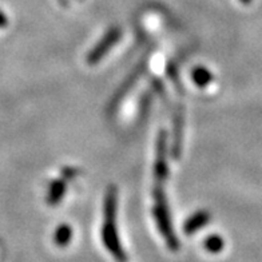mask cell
<instances>
[{
	"mask_svg": "<svg viewBox=\"0 0 262 262\" xmlns=\"http://www.w3.org/2000/svg\"><path fill=\"white\" fill-rule=\"evenodd\" d=\"M242 4H250L252 3V0H239Z\"/></svg>",
	"mask_w": 262,
	"mask_h": 262,
	"instance_id": "obj_12",
	"label": "cell"
},
{
	"mask_svg": "<svg viewBox=\"0 0 262 262\" xmlns=\"http://www.w3.org/2000/svg\"><path fill=\"white\" fill-rule=\"evenodd\" d=\"M152 200H154L152 213H154V218H156L159 231L162 233V235L165 237L166 242L169 244L170 248L176 250L178 248V239H177L176 234H174V230H172L169 202H167V198H166L163 185H156L154 186V190H152Z\"/></svg>",
	"mask_w": 262,
	"mask_h": 262,
	"instance_id": "obj_2",
	"label": "cell"
},
{
	"mask_svg": "<svg viewBox=\"0 0 262 262\" xmlns=\"http://www.w3.org/2000/svg\"><path fill=\"white\" fill-rule=\"evenodd\" d=\"M7 25H8L7 15L4 14L3 11H0V28L7 27Z\"/></svg>",
	"mask_w": 262,
	"mask_h": 262,
	"instance_id": "obj_11",
	"label": "cell"
},
{
	"mask_svg": "<svg viewBox=\"0 0 262 262\" xmlns=\"http://www.w3.org/2000/svg\"><path fill=\"white\" fill-rule=\"evenodd\" d=\"M76 176V170L71 169V167H66L63 169V180H70V178H74Z\"/></svg>",
	"mask_w": 262,
	"mask_h": 262,
	"instance_id": "obj_10",
	"label": "cell"
},
{
	"mask_svg": "<svg viewBox=\"0 0 262 262\" xmlns=\"http://www.w3.org/2000/svg\"><path fill=\"white\" fill-rule=\"evenodd\" d=\"M73 237V230L70 228L69 225H60L58 229H56L55 234H54V239L58 245L63 246V245H67Z\"/></svg>",
	"mask_w": 262,
	"mask_h": 262,
	"instance_id": "obj_8",
	"label": "cell"
},
{
	"mask_svg": "<svg viewBox=\"0 0 262 262\" xmlns=\"http://www.w3.org/2000/svg\"><path fill=\"white\" fill-rule=\"evenodd\" d=\"M191 79L196 86L206 87L213 80V74L205 67H195L191 73Z\"/></svg>",
	"mask_w": 262,
	"mask_h": 262,
	"instance_id": "obj_7",
	"label": "cell"
},
{
	"mask_svg": "<svg viewBox=\"0 0 262 262\" xmlns=\"http://www.w3.org/2000/svg\"><path fill=\"white\" fill-rule=\"evenodd\" d=\"M66 191H67V181L66 180H54L51 181L47 191V204L50 206H56V205L63 200Z\"/></svg>",
	"mask_w": 262,
	"mask_h": 262,
	"instance_id": "obj_5",
	"label": "cell"
},
{
	"mask_svg": "<svg viewBox=\"0 0 262 262\" xmlns=\"http://www.w3.org/2000/svg\"><path fill=\"white\" fill-rule=\"evenodd\" d=\"M205 246H206L207 250H210L213 253L221 252L222 248H224V241H222V238L220 235H210L205 242Z\"/></svg>",
	"mask_w": 262,
	"mask_h": 262,
	"instance_id": "obj_9",
	"label": "cell"
},
{
	"mask_svg": "<svg viewBox=\"0 0 262 262\" xmlns=\"http://www.w3.org/2000/svg\"><path fill=\"white\" fill-rule=\"evenodd\" d=\"M121 38H122L121 28H118V27L110 28V30L103 35V38L100 39L97 45L94 46L93 49H91V51L87 54V58H86L87 63L91 66L99 63L100 60L107 55V52L113 50V47L117 45Z\"/></svg>",
	"mask_w": 262,
	"mask_h": 262,
	"instance_id": "obj_3",
	"label": "cell"
},
{
	"mask_svg": "<svg viewBox=\"0 0 262 262\" xmlns=\"http://www.w3.org/2000/svg\"><path fill=\"white\" fill-rule=\"evenodd\" d=\"M117 210H118V191L115 186H110L104 196V222L102 229V237L107 250H110L117 257V259H124V253L122 250L119 237L117 230Z\"/></svg>",
	"mask_w": 262,
	"mask_h": 262,
	"instance_id": "obj_1",
	"label": "cell"
},
{
	"mask_svg": "<svg viewBox=\"0 0 262 262\" xmlns=\"http://www.w3.org/2000/svg\"><path fill=\"white\" fill-rule=\"evenodd\" d=\"M209 221H210V213L206 210H200L196 211V213L191 214L187 218V221L185 222L183 229H185L187 234H193V233H195V231L204 228L205 225L209 224Z\"/></svg>",
	"mask_w": 262,
	"mask_h": 262,
	"instance_id": "obj_6",
	"label": "cell"
},
{
	"mask_svg": "<svg viewBox=\"0 0 262 262\" xmlns=\"http://www.w3.org/2000/svg\"><path fill=\"white\" fill-rule=\"evenodd\" d=\"M156 163H154V180L156 185H163L169 177V165H167V134L161 130L157 138Z\"/></svg>",
	"mask_w": 262,
	"mask_h": 262,
	"instance_id": "obj_4",
	"label": "cell"
}]
</instances>
